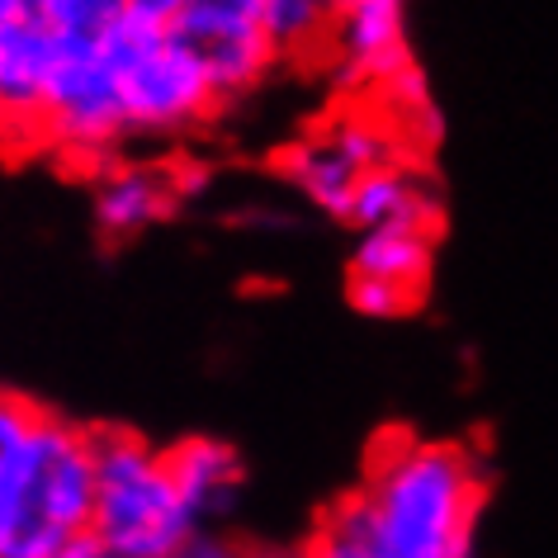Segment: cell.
Segmentation results:
<instances>
[{
    "label": "cell",
    "instance_id": "6da1fadb",
    "mask_svg": "<svg viewBox=\"0 0 558 558\" xmlns=\"http://www.w3.org/2000/svg\"><path fill=\"white\" fill-rule=\"evenodd\" d=\"M478 511L483 469L464 445L393 440L327 525L365 558H473Z\"/></svg>",
    "mask_w": 558,
    "mask_h": 558
},
{
    "label": "cell",
    "instance_id": "7a4b0ae2",
    "mask_svg": "<svg viewBox=\"0 0 558 558\" xmlns=\"http://www.w3.org/2000/svg\"><path fill=\"white\" fill-rule=\"evenodd\" d=\"M90 430L0 393V558H58L90 535Z\"/></svg>",
    "mask_w": 558,
    "mask_h": 558
},
{
    "label": "cell",
    "instance_id": "3957f363",
    "mask_svg": "<svg viewBox=\"0 0 558 558\" xmlns=\"http://www.w3.org/2000/svg\"><path fill=\"white\" fill-rule=\"evenodd\" d=\"M95 445V511L90 535L123 558H171L194 530V511L166 464V450L129 430H90Z\"/></svg>",
    "mask_w": 558,
    "mask_h": 558
},
{
    "label": "cell",
    "instance_id": "277c9868",
    "mask_svg": "<svg viewBox=\"0 0 558 558\" xmlns=\"http://www.w3.org/2000/svg\"><path fill=\"white\" fill-rule=\"evenodd\" d=\"M109 62L119 76L123 114L133 133H180L194 129L222 105L214 81L194 62V52L180 44L171 24H147L129 15L105 38Z\"/></svg>",
    "mask_w": 558,
    "mask_h": 558
},
{
    "label": "cell",
    "instance_id": "5b68a950",
    "mask_svg": "<svg viewBox=\"0 0 558 558\" xmlns=\"http://www.w3.org/2000/svg\"><path fill=\"white\" fill-rule=\"evenodd\" d=\"M38 129L58 147L90 151V157H100L119 137L133 133L105 44H58V62H52V76L44 90Z\"/></svg>",
    "mask_w": 558,
    "mask_h": 558
},
{
    "label": "cell",
    "instance_id": "8992f818",
    "mask_svg": "<svg viewBox=\"0 0 558 558\" xmlns=\"http://www.w3.org/2000/svg\"><path fill=\"white\" fill-rule=\"evenodd\" d=\"M171 29L214 81L218 100L256 90L279 62V48L265 34L260 0H185Z\"/></svg>",
    "mask_w": 558,
    "mask_h": 558
},
{
    "label": "cell",
    "instance_id": "52a82bcc",
    "mask_svg": "<svg viewBox=\"0 0 558 558\" xmlns=\"http://www.w3.org/2000/svg\"><path fill=\"white\" fill-rule=\"evenodd\" d=\"M388 161H393L388 137L374 129L369 119H337L289 151V180H294V190L308 204L323 208V214L345 218L355 190Z\"/></svg>",
    "mask_w": 558,
    "mask_h": 558
},
{
    "label": "cell",
    "instance_id": "ba28073f",
    "mask_svg": "<svg viewBox=\"0 0 558 558\" xmlns=\"http://www.w3.org/2000/svg\"><path fill=\"white\" fill-rule=\"evenodd\" d=\"M430 236L416 228H379L360 232L351 260V299L369 317H402L422 299L430 279Z\"/></svg>",
    "mask_w": 558,
    "mask_h": 558
},
{
    "label": "cell",
    "instance_id": "9c48e42d",
    "mask_svg": "<svg viewBox=\"0 0 558 558\" xmlns=\"http://www.w3.org/2000/svg\"><path fill=\"white\" fill-rule=\"evenodd\" d=\"M331 48L341 72L360 86H393L412 66L408 0H337Z\"/></svg>",
    "mask_w": 558,
    "mask_h": 558
},
{
    "label": "cell",
    "instance_id": "30bf717a",
    "mask_svg": "<svg viewBox=\"0 0 558 558\" xmlns=\"http://www.w3.org/2000/svg\"><path fill=\"white\" fill-rule=\"evenodd\" d=\"M52 62H58V38L38 20L0 24V119L38 129Z\"/></svg>",
    "mask_w": 558,
    "mask_h": 558
},
{
    "label": "cell",
    "instance_id": "8fae6325",
    "mask_svg": "<svg viewBox=\"0 0 558 558\" xmlns=\"http://www.w3.org/2000/svg\"><path fill=\"white\" fill-rule=\"evenodd\" d=\"M166 464H171V478L185 497V507L194 511V521L208 530V521L232 511V501L242 497L246 487V473H242V459H236L232 445L222 440H185V445H171L166 450Z\"/></svg>",
    "mask_w": 558,
    "mask_h": 558
},
{
    "label": "cell",
    "instance_id": "7c38bea8",
    "mask_svg": "<svg viewBox=\"0 0 558 558\" xmlns=\"http://www.w3.org/2000/svg\"><path fill=\"white\" fill-rule=\"evenodd\" d=\"M436 218H440L436 190H430L416 171L398 166V161L379 166V171H374L365 185L355 190L351 214H345V222H351L355 232H379V228L436 232Z\"/></svg>",
    "mask_w": 558,
    "mask_h": 558
},
{
    "label": "cell",
    "instance_id": "4fadbf2b",
    "mask_svg": "<svg viewBox=\"0 0 558 558\" xmlns=\"http://www.w3.org/2000/svg\"><path fill=\"white\" fill-rule=\"evenodd\" d=\"M175 180L157 166H119L95 190V222L105 236H143L171 214Z\"/></svg>",
    "mask_w": 558,
    "mask_h": 558
},
{
    "label": "cell",
    "instance_id": "5bb4252c",
    "mask_svg": "<svg viewBox=\"0 0 558 558\" xmlns=\"http://www.w3.org/2000/svg\"><path fill=\"white\" fill-rule=\"evenodd\" d=\"M265 10V34L279 48V58L289 52H313L331 44V29H337V0H260Z\"/></svg>",
    "mask_w": 558,
    "mask_h": 558
},
{
    "label": "cell",
    "instance_id": "9a60e30c",
    "mask_svg": "<svg viewBox=\"0 0 558 558\" xmlns=\"http://www.w3.org/2000/svg\"><path fill=\"white\" fill-rule=\"evenodd\" d=\"M34 20L58 44H105L129 20V0H38Z\"/></svg>",
    "mask_w": 558,
    "mask_h": 558
},
{
    "label": "cell",
    "instance_id": "2e32d148",
    "mask_svg": "<svg viewBox=\"0 0 558 558\" xmlns=\"http://www.w3.org/2000/svg\"><path fill=\"white\" fill-rule=\"evenodd\" d=\"M171 558H251V554H242L232 539L214 535V530H194V535H190L185 544H180V549H175Z\"/></svg>",
    "mask_w": 558,
    "mask_h": 558
},
{
    "label": "cell",
    "instance_id": "e0dca14e",
    "mask_svg": "<svg viewBox=\"0 0 558 558\" xmlns=\"http://www.w3.org/2000/svg\"><path fill=\"white\" fill-rule=\"evenodd\" d=\"M308 558H365L355 549L351 539L341 535V530H331V525H323V535L313 539V549H308Z\"/></svg>",
    "mask_w": 558,
    "mask_h": 558
},
{
    "label": "cell",
    "instance_id": "ac0fdd59",
    "mask_svg": "<svg viewBox=\"0 0 558 558\" xmlns=\"http://www.w3.org/2000/svg\"><path fill=\"white\" fill-rule=\"evenodd\" d=\"M58 558H123V554H114L105 539H95V535H81L76 544H66Z\"/></svg>",
    "mask_w": 558,
    "mask_h": 558
},
{
    "label": "cell",
    "instance_id": "d6986e66",
    "mask_svg": "<svg viewBox=\"0 0 558 558\" xmlns=\"http://www.w3.org/2000/svg\"><path fill=\"white\" fill-rule=\"evenodd\" d=\"M251 558H308V554H251Z\"/></svg>",
    "mask_w": 558,
    "mask_h": 558
}]
</instances>
